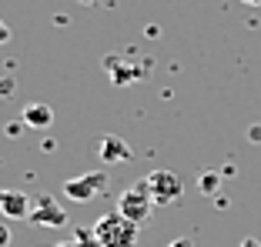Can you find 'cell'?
Segmentation results:
<instances>
[{
    "label": "cell",
    "instance_id": "cell-1",
    "mask_svg": "<svg viewBox=\"0 0 261 247\" xmlns=\"http://www.w3.org/2000/svg\"><path fill=\"white\" fill-rule=\"evenodd\" d=\"M94 234L100 237L104 247H138L141 224L127 221L121 210H111V214H100L94 221Z\"/></svg>",
    "mask_w": 261,
    "mask_h": 247
},
{
    "label": "cell",
    "instance_id": "cell-2",
    "mask_svg": "<svg viewBox=\"0 0 261 247\" xmlns=\"http://www.w3.org/2000/svg\"><path fill=\"white\" fill-rule=\"evenodd\" d=\"M144 180H147V191H151L154 207H171V204H177L181 194H185V180L177 177L174 170L158 167V170H151Z\"/></svg>",
    "mask_w": 261,
    "mask_h": 247
},
{
    "label": "cell",
    "instance_id": "cell-3",
    "mask_svg": "<svg viewBox=\"0 0 261 247\" xmlns=\"http://www.w3.org/2000/svg\"><path fill=\"white\" fill-rule=\"evenodd\" d=\"M117 210H121L127 221H134V224H144L147 217L154 214V201H151V191H147V180H138V184H130L127 191H121Z\"/></svg>",
    "mask_w": 261,
    "mask_h": 247
},
{
    "label": "cell",
    "instance_id": "cell-4",
    "mask_svg": "<svg viewBox=\"0 0 261 247\" xmlns=\"http://www.w3.org/2000/svg\"><path fill=\"white\" fill-rule=\"evenodd\" d=\"M108 187V174H100V170H91V174H84V177H70L64 180V197H70V201H91V197H97L100 191Z\"/></svg>",
    "mask_w": 261,
    "mask_h": 247
},
{
    "label": "cell",
    "instance_id": "cell-5",
    "mask_svg": "<svg viewBox=\"0 0 261 247\" xmlns=\"http://www.w3.org/2000/svg\"><path fill=\"white\" fill-rule=\"evenodd\" d=\"M27 221L37 224V227H64L67 224V210H64L50 194H40L37 201H34V210H31Z\"/></svg>",
    "mask_w": 261,
    "mask_h": 247
},
{
    "label": "cell",
    "instance_id": "cell-6",
    "mask_svg": "<svg viewBox=\"0 0 261 247\" xmlns=\"http://www.w3.org/2000/svg\"><path fill=\"white\" fill-rule=\"evenodd\" d=\"M34 210V201L23 191H0V214L10 221H27Z\"/></svg>",
    "mask_w": 261,
    "mask_h": 247
},
{
    "label": "cell",
    "instance_id": "cell-7",
    "mask_svg": "<svg viewBox=\"0 0 261 247\" xmlns=\"http://www.w3.org/2000/svg\"><path fill=\"white\" fill-rule=\"evenodd\" d=\"M97 157H100L104 164H127L134 154H130V147L124 144V137L111 134V137H104V140L97 144Z\"/></svg>",
    "mask_w": 261,
    "mask_h": 247
},
{
    "label": "cell",
    "instance_id": "cell-8",
    "mask_svg": "<svg viewBox=\"0 0 261 247\" xmlns=\"http://www.w3.org/2000/svg\"><path fill=\"white\" fill-rule=\"evenodd\" d=\"M27 127H34V131H47L50 123H54V110H50V104H40V101H34V104H27L23 107V117H20Z\"/></svg>",
    "mask_w": 261,
    "mask_h": 247
},
{
    "label": "cell",
    "instance_id": "cell-9",
    "mask_svg": "<svg viewBox=\"0 0 261 247\" xmlns=\"http://www.w3.org/2000/svg\"><path fill=\"white\" fill-rule=\"evenodd\" d=\"M218 187H221V174H218V170H204V174L198 177V191L207 194V197H215Z\"/></svg>",
    "mask_w": 261,
    "mask_h": 247
},
{
    "label": "cell",
    "instance_id": "cell-10",
    "mask_svg": "<svg viewBox=\"0 0 261 247\" xmlns=\"http://www.w3.org/2000/svg\"><path fill=\"white\" fill-rule=\"evenodd\" d=\"M74 240H77V247H104V244H100V237L94 234V227H77Z\"/></svg>",
    "mask_w": 261,
    "mask_h": 247
},
{
    "label": "cell",
    "instance_id": "cell-11",
    "mask_svg": "<svg viewBox=\"0 0 261 247\" xmlns=\"http://www.w3.org/2000/svg\"><path fill=\"white\" fill-rule=\"evenodd\" d=\"M10 240H14V234H10V227L0 221V247H10Z\"/></svg>",
    "mask_w": 261,
    "mask_h": 247
},
{
    "label": "cell",
    "instance_id": "cell-12",
    "mask_svg": "<svg viewBox=\"0 0 261 247\" xmlns=\"http://www.w3.org/2000/svg\"><path fill=\"white\" fill-rule=\"evenodd\" d=\"M20 131H23V120H14V123L7 127V134H10V137H20Z\"/></svg>",
    "mask_w": 261,
    "mask_h": 247
},
{
    "label": "cell",
    "instance_id": "cell-13",
    "mask_svg": "<svg viewBox=\"0 0 261 247\" xmlns=\"http://www.w3.org/2000/svg\"><path fill=\"white\" fill-rule=\"evenodd\" d=\"M168 247H194V244H191V237H174Z\"/></svg>",
    "mask_w": 261,
    "mask_h": 247
},
{
    "label": "cell",
    "instance_id": "cell-14",
    "mask_svg": "<svg viewBox=\"0 0 261 247\" xmlns=\"http://www.w3.org/2000/svg\"><path fill=\"white\" fill-rule=\"evenodd\" d=\"M248 137H251V140H254V144H261V123H254L251 131H248Z\"/></svg>",
    "mask_w": 261,
    "mask_h": 247
},
{
    "label": "cell",
    "instance_id": "cell-15",
    "mask_svg": "<svg viewBox=\"0 0 261 247\" xmlns=\"http://www.w3.org/2000/svg\"><path fill=\"white\" fill-rule=\"evenodd\" d=\"M7 40H10V27L0 20V44H7Z\"/></svg>",
    "mask_w": 261,
    "mask_h": 247
},
{
    "label": "cell",
    "instance_id": "cell-16",
    "mask_svg": "<svg viewBox=\"0 0 261 247\" xmlns=\"http://www.w3.org/2000/svg\"><path fill=\"white\" fill-rule=\"evenodd\" d=\"M241 247H261V240L258 237H245V240H241Z\"/></svg>",
    "mask_w": 261,
    "mask_h": 247
},
{
    "label": "cell",
    "instance_id": "cell-17",
    "mask_svg": "<svg viewBox=\"0 0 261 247\" xmlns=\"http://www.w3.org/2000/svg\"><path fill=\"white\" fill-rule=\"evenodd\" d=\"M241 4H248V7H261V0H241Z\"/></svg>",
    "mask_w": 261,
    "mask_h": 247
},
{
    "label": "cell",
    "instance_id": "cell-18",
    "mask_svg": "<svg viewBox=\"0 0 261 247\" xmlns=\"http://www.w3.org/2000/svg\"><path fill=\"white\" fill-rule=\"evenodd\" d=\"M57 247H77V240H64V244H57Z\"/></svg>",
    "mask_w": 261,
    "mask_h": 247
},
{
    "label": "cell",
    "instance_id": "cell-19",
    "mask_svg": "<svg viewBox=\"0 0 261 247\" xmlns=\"http://www.w3.org/2000/svg\"><path fill=\"white\" fill-rule=\"evenodd\" d=\"M81 4H97V0H81Z\"/></svg>",
    "mask_w": 261,
    "mask_h": 247
}]
</instances>
